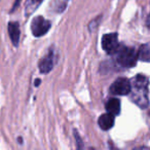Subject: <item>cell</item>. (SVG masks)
I'll return each instance as SVG.
<instances>
[{
    "mask_svg": "<svg viewBox=\"0 0 150 150\" xmlns=\"http://www.w3.org/2000/svg\"><path fill=\"white\" fill-rule=\"evenodd\" d=\"M132 86H134V101L141 107H145L147 105V77L144 75H137Z\"/></svg>",
    "mask_w": 150,
    "mask_h": 150,
    "instance_id": "1",
    "label": "cell"
},
{
    "mask_svg": "<svg viewBox=\"0 0 150 150\" xmlns=\"http://www.w3.org/2000/svg\"><path fill=\"white\" fill-rule=\"evenodd\" d=\"M116 61L120 66L131 68L137 64L138 52L132 47H121L117 50Z\"/></svg>",
    "mask_w": 150,
    "mask_h": 150,
    "instance_id": "2",
    "label": "cell"
},
{
    "mask_svg": "<svg viewBox=\"0 0 150 150\" xmlns=\"http://www.w3.org/2000/svg\"><path fill=\"white\" fill-rule=\"evenodd\" d=\"M50 26L52 25H50V21L39 16V17L34 18L32 21L31 31L35 37H40V36H43L44 34L47 33L48 30L50 29Z\"/></svg>",
    "mask_w": 150,
    "mask_h": 150,
    "instance_id": "3",
    "label": "cell"
},
{
    "mask_svg": "<svg viewBox=\"0 0 150 150\" xmlns=\"http://www.w3.org/2000/svg\"><path fill=\"white\" fill-rule=\"evenodd\" d=\"M110 92L113 95L125 96L132 92V83L125 78H118L110 86Z\"/></svg>",
    "mask_w": 150,
    "mask_h": 150,
    "instance_id": "4",
    "label": "cell"
},
{
    "mask_svg": "<svg viewBox=\"0 0 150 150\" xmlns=\"http://www.w3.org/2000/svg\"><path fill=\"white\" fill-rule=\"evenodd\" d=\"M102 47L108 54H115L119 48L118 36L116 33L105 34L102 38Z\"/></svg>",
    "mask_w": 150,
    "mask_h": 150,
    "instance_id": "5",
    "label": "cell"
},
{
    "mask_svg": "<svg viewBox=\"0 0 150 150\" xmlns=\"http://www.w3.org/2000/svg\"><path fill=\"white\" fill-rule=\"evenodd\" d=\"M38 67H39V70L41 73H48L50 72V70L54 67V52H50L45 57L40 60L39 64H38Z\"/></svg>",
    "mask_w": 150,
    "mask_h": 150,
    "instance_id": "6",
    "label": "cell"
},
{
    "mask_svg": "<svg viewBox=\"0 0 150 150\" xmlns=\"http://www.w3.org/2000/svg\"><path fill=\"white\" fill-rule=\"evenodd\" d=\"M114 121H115L114 115L107 112V113H105V114L101 115L100 118H99V120H98V123L102 129L108 131V129H110L111 127L114 125Z\"/></svg>",
    "mask_w": 150,
    "mask_h": 150,
    "instance_id": "7",
    "label": "cell"
},
{
    "mask_svg": "<svg viewBox=\"0 0 150 150\" xmlns=\"http://www.w3.org/2000/svg\"><path fill=\"white\" fill-rule=\"evenodd\" d=\"M8 34L13 44L15 46H18L20 41V34H21V32H20V26L17 22H11L8 24Z\"/></svg>",
    "mask_w": 150,
    "mask_h": 150,
    "instance_id": "8",
    "label": "cell"
},
{
    "mask_svg": "<svg viewBox=\"0 0 150 150\" xmlns=\"http://www.w3.org/2000/svg\"><path fill=\"white\" fill-rule=\"evenodd\" d=\"M106 110L114 116L119 114V112H120V101L116 98L109 99L106 103Z\"/></svg>",
    "mask_w": 150,
    "mask_h": 150,
    "instance_id": "9",
    "label": "cell"
},
{
    "mask_svg": "<svg viewBox=\"0 0 150 150\" xmlns=\"http://www.w3.org/2000/svg\"><path fill=\"white\" fill-rule=\"evenodd\" d=\"M138 60L143 62H150V43H146L140 47L138 52Z\"/></svg>",
    "mask_w": 150,
    "mask_h": 150,
    "instance_id": "10",
    "label": "cell"
},
{
    "mask_svg": "<svg viewBox=\"0 0 150 150\" xmlns=\"http://www.w3.org/2000/svg\"><path fill=\"white\" fill-rule=\"evenodd\" d=\"M41 2L42 0H29L27 5H26V15L29 16L31 13H33Z\"/></svg>",
    "mask_w": 150,
    "mask_h": 150,
    "instance_id": "11",
    "label": "cell"
},
{
    "mask_svg": "<svg viewBox=\"0 0 150 150\" xmlns=\"http://www.w3.org/2000/svg\"><path fill=\"white\" fill-rule=\"evenodd\" d=\"M146 25H147V27L150 29V13H149V15H148L147 20H146Z\"/></svg>",
    "mask_w": 150,
    "mask_h": 150,
    "instance_id": "12",
    "label": "cell"
},
{
    "mask_svg": "<svg viewBox=\"0 0 150 150\" xmlns=\"http://www.w3.org/2000/svg\"><path fill=\"white\" fill-rule=\"evenodd\" d=\"M20 2H21V0H16V1H15V4H13V11L15 8H17V6L19 5V3H20Z\"/></svg>",
    "mask_w": 150,
    "mask_h": 150,
    "instance_id": "13",
    "label": "cell"
},
{
    "mask_svg": "<svg viewBox=\"0 0 150 150\" xmlns=\"http://www.w3.org/2000/svg\"><path fill=\"white\" fill-rule=\"evenodd\" d=\"M40 82H41V81H40V79H36V80H35V86H39Z\"/></svg>",
    "mask_w": 150,
    "mask_h": 150,
    "instance_id": "14",
    "label": "cell"
}]
</instances>
